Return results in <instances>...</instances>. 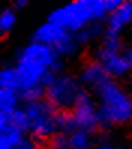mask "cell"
I'll use <instances>...</instances> for the list:
<instances>
[{
  "mask_svg": "<svg viewBox=\"0 0 132 149\" xmlns=\"http://www.w3.org/2000/svg\"><path fill=\"white\" fill-rule=\"evenodd\" d=\"M65 59L45 44L36 41L20 48L15 57V68L20 74V95L24 102L45 98V91L54 78L63 72Z\"/></svg>",
  "mask_w": 132,
  "mask_h": 149,
  "instance_id": "1",
  "label": "cell"
},
{
  "mask_svg": "<svg viewBox=\"0 0 132 149\" xmlns=\"http://www.w3.org/2000/svg\"><path fill=\"white\" fill-rule=\"evenodd\" d=\"M98 102L101 130L132 124V96L119 80H108L93 92Z\"/></svg>",
  "mask_w": 132,
  "mask_h": 149,
  "instance_id": "2",
  "label": "cell"
},
{
  "mask_svg": "<svg viewBox=\"0 0 132 149\" xmlns=\"http://www.w3.org/2000/svg\"><path fill=\"white\" fill-rule=\"evenodd\" d=\"M107 8L101 0H72L68 5L53 11L48 18L66 30L77 33L92 23H104L108 17Z\"/></svg>",
  "mask_w": 132,
  "mask_h": 149,
  "instance_id": "3",
  "label": "cell"
},
{
  "mask_svg": "<svg viewBox=\"0 0 132 149\" xmlns=\"http://www.w3.org/2000/svg\"><path fill=\"white\" fill-rule=\"evenodd\" d=\"M30 120L29 137L41 146H45L48 140L60 133L59 130V115L60 113L53 107V104L45 98L38 101H30L24 104Z\"/></svg>",
  "mask_w": 132,
  "mask_h": 149,
  "instance_id": "4",
  "label": "cell"
},
{
  "mask_svg": "<svg viewBox=\"0 0 132 149\" xmlns=\"http://www.w3.org/2000/svg\"><path fill=\"white\" fill-rule=\"evenodd\" d=\"M84 91L78 75L62 72L59 74L45 91V100L53 104L59 113L72 111L77 101Z\"/></svg>",
  "mask_w": 132,
  "mask_h": 149,
  "instance_id": "5",
  "label": "cell"
},
{
  "mask_svg": "<svg viewBox=\"0 0 132 149\" xmlns=\"http://www.w3.org/2000/svg\"><path fill=\"white\" fill-rule=\"evenodd\" d=\"M77 130H84L89 133L96 134L101 130V120H99V111H98V102H96L95 95L84 89L80 98L77 101V106L71 111Z\"/></svg>",
  "mask_w": 132,
  "mask_h": 149,
  "instance_id": "6",
  "label": "cell"
},
{
  "mask_svg": "<svg viewBox=\"0 0 132 149\" xmlns=\"http://www.w3.org/2000/svg\"><path fill=\"white\" fill-rule=\"evenodd\" d=\"M93 59L104 66L107 74L113 80H122L128 77L132 72V66L125 54V50H117V48H110L101 45L95 50Z\"/></svg>",
  "mask_w": 132,
  "mask_h": 149,
  "instance_id": "7",
  "label": "cell"
},
{
  "mask_svg": "<svg viewBox=\"0 0 132 149\" xmlns=\"http://www.w3.org/2000/svg\"><path fill=\"white\" fill-rule=\"evenodd\" d=\"M78 78H80L81 84L84 86V89L90 91L92 93L95 91H98L99 87L102 84H105L108 80H111V77L107 74L104 66L98 62V60H95L93 57L81 65Z\"/></svg>",
  "mask_w": 132,
  "mask_h": 149,
  "instance_id": "8",
  "label": "cell"
},
{
  "mask_svg": "<svg viewBox=\"0 0 132 149\" xmlns=\"http://www.w3.org/2000/svg\"><path fill=\"white\" fill-rule=\"evenodd\" d=\"M132 24V0H125L117 9H114L105 20L104 35L120 38L123 30Z\"/></svg>",
  "mask_w": 132,
  "mask_h": 149,
  "instance_id": "9",
  "label": "cell"
},
{
  "mask_svg": "<svg viewBox=\"0 0 132 149\" xmlns=\"http://www.w3.org/2000/svg\"><path fill=\"white\" fill-rule=\"evenodd\" d=\"M68 33H69V30L62 27L60 24L47 20L33 32L32 41H36V42L45 44V45H50L53 48H56L59 44L65 39V36Z\"/></svg>",
  "mask_w": 132,
  "mask_h": 149,
  "instance_id": "10",
  "label": "cell"
},
{
  "mask_svg": "<svg viewBox=\"0 0 132 149\" xmlns=\"http://www.w3.org/2000/svg\"><path fill=\"white\" fill-rule=\"evenodd\" d=\"M104 32H105V24L104 23H92V24H87L86 27H83L80 32H77L75 38H77L78 44H80L81 47H84V45L92 44L95 39L102 38Z\"/></svg>",
  "mask_w": 132,
  "mask_h": 149,
  "instance_id": "11",
  "label": "cell"
},
{
  "mask_svg": "<svg viewBox=\"0 0 132 149\" xmlns=\"http://www.w3.org/2000/svg\"><path fill=\"white\" fill-rule=\"evenodd\" d=\"M71 149H93L96 145V134L84 130H75L74 133L68 134Z\"/></svg>",
  "mask_w": 132,
  "mask_h": 149,
  "instance_id": "12",
  "label": "cell"
},
{
  "mask_svg": "<svg viewBox=\"0 0 132 149\" xmlns=\"http://www.w3.org/2000/svg\"><path fill=\"white\" fill-rule=\"evenodd\" d=\"M0 87L20 92L21 80H20V74L17 71L15 65H6L0 69Z\"/></svg>",
  "mask_w": 132,
  "mask_h": 149,
  "instance_id": "13",
  "label": "cell"
},
{
  "mask_svg": "<svg viewBox=\"0 0 132 149\" xmlns=\"http://www.w3.org/2000/svg\"><path fill=\"white\" fill-rule=\"evenodd\" d=\"M8 125L15 128L17 131H21V133L29 136L30 120H29L27 111H26L24 106H20L18 109H15L14 111H11L9 115H8Z\"/></svg>",
  "mask_w": 132,
  "mask_h": 149,
  "instance_id": "14",
  "label": "cell"
},
{
  "mask_svg": "<svg viewBox=\"0 0 132 149\" xmlns=\"http://www.w3.org/2000/svg\"><path fill=\"white\" fill-rule=\"evenodd\" d=\"M20 101H23L20 92L11 91V89H2L0 87V109L6 111L8 115L20 107Z\"/></svg>",
  "mask_w": 132,
  "mask_h": 149,
  "instance_id": "15",
  "label": "cell"
},
{
  "mask_svg": "<svg viewBox=\"0 0 132 149\" xmlns=\"http://www.w3.org/2000/svg\"><path fill=\"white\" fill-rule=\"evenodd\" d=\"M17 24V12L14 8H3L0 11V36H6Z\"/></svg>",
  "mask_w": 132,
  "mask_h": 149,
  "instance_id": "16",
  "label": "cell"
},
{
  "mask_svg": "<svg viewBox=\"0 0 132 149\" xmlns=\"http://www.w3.org/2000/svg\"><path fill=\"white\" fill-rule=\"evenodd\" d=\"M59 130L63 134H71L77 130L75 120H74V116L71 111H63L59 115Z\"/></svg>",
  "mask_w": 132,
  "mask_h": 149,
  "instance_id": "17",
  "label": "cell"
},
{
  "mask_svg": "<svg viewBox=\"0 0 132 149\" xmlns=\"http://www.w3.org/2000/svg\"><path fill=\"white\" fill-rule=\"evenodd\" d=\"M44 149H71V146H69V140H68V134L57 133L56 136H53L45 143Z\"/></svg>",
  "mask_w": 132,
  "mask_h": 149,
  "instance_id": "18",
  "label": "cell"
},
{
  "mask_svg": "<svg viewBox=\"0 0 132 149\" xmlns=\"http://www.w3.org/2000/svg\"><path fill=\"white\" fill-rule=\"evenodd\" d=\"M93 149H129V148L120 143H114L113 140L104 137V139H96V145Z\"/></svg>",
  "mask_w": 132,
  "mask_h": 149,
  "instance_id": "19",
  "label": "cell"
},
{
  "mask_svg": "<svg viewBox=\"0 0 132 149\" xmlns=\"http://www.w3.org/2000/svg\"><path fill=\"white\" fill-rule=\"evenodd\" d=\"M18 149H44V146H41V145H38L36 142H33V140L30 139V137H27L23 142V145L18 148Z\"/></svg>",
  "mask_w": 132,
  "mask_h": 149,
  "instance_id": "20",
  "label": "cell"
},
{
  "mask_svg": "<svg viewBox=\"0 0 132 149\" xmlns=\"http://www.w3.org/2000/svg\"><path fill=\"white\" fill-rule=\"evenodd\" d=\"M32 0H12V5H14V9L18 11V9H24L26 6H29V3Z\"/></svg>",
  "mask_w": 132,
  "mask_h": 149,
  "instance_id": "21",
  "label": "cell"
},
{
  "mask_svg": "<svg viewBox=\"0 0 132 149\" xmlns=\"http://www.w3.org/2000/svg\"><path fill=\"white\" fill-rule=\"evenodd\" d=\"M8 127V113L0 109V131Z\"/></svg>",
  "mask_w": 132,
  "mask_h": 149,
  "instance_id": "22",
  "label": "cell"
},
{
  "mask_svg": "<svg viewBox=\"0 0 132 149\" xmlns=\"http://www.w3.org/2000/svg\"><path fill=\"white\" fill-rule=\"evenodd\" d=\"M125 54H126V57H128V60H129L131 66H132V48H128V50H125Z\"/></svg>",
  "mask_w": 132,
  "mask_h": 149,
  "instance_id": "23",
  "label": "cell"
},
{
  "mask_svg": "<svg viewBox=\"0 0 132 149\" xmlns=\"http://www.w3.org/2000/svg\"><path fill=\"white\" fill-rule=\"evenodd\" d=\"M131 96H132V91H131Z\"/></svg>",
  "mask_w": 132,
  "mask_h": 149,
  "instance_id": "24",
  "label": "cell"
}]
</instances>
